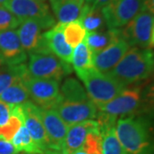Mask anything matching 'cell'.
Wrapping results in <instances>:
<instances>
[{
  "label": "cell",
  "mask_w": 154,
  "mask_h": 154,
  "mask_svg": "<svg viewBox=\"0 0 154 154\" xmlns=\"http://www.w3.org/2000/svg\"><path fill=\"white\" fill-rule=\"evenodd\" d=\"M5 64V63H4V61L2 59V57H1V56H0V67L3 66Z\"/></svg>",
  "instance_id": "74e56055"
},
{
  "label": "cell",
  "mask_w": 154,
  "mask_h": 154,
  "mask_svg": "<svg viewBox=\"0 0 154 154\" xmlns=\"http://www.w3.org/2000/svg\"><path fill=\"white\" fill-rule=\"evenodd\" d=\"M99 128V122L95 120H88L69 126L61 152L63 154H71L82 148L88 134Z\"/></svg>",
  "instance_id": "e0dca14e"
},
{
  "label": "cell",
  "mask_w": 154,
  "mask_h": 154,
  "mask_svg": "<svg viewBox=\"0 0 154 154\" xmlns=\"http://www.w3.org/2000/svg\"><path fill=\"white\" fill-rule=\"evenodd\" d=\"M145 98L149 103V105L154 108V82L146 88Z\"/></svg>",
  "instance_id": "1f68e13d"
},
{
  "label": "cell",
  "mask_w": 154,
  "mask_h": 154,
  "mask_svg": "<svg viewBox=\"0 0 154 154\" xmlns=\"http://www.w3.org/2000/svg\"><path fill=\"white\" fill-rule=\"evenodd\" d=\"M153 25L154 15L141 9L126 26L120 28V34L130 47L147 48Z\"/></svg>",
  "instance_id": "52a82bcc"
},
{
  "label": "cell",
  "mask_w": 154,
  "mask_h": 154,
  "mask_svg": "<svg viewBox=\"0 0 154 154\" xmlns=\"http://www.w3.org/2000/svg\"><path fill=\"white\" fill-rule=\"evenodd\" d=\"M129 45L120 37L108 47L94 55V68L102 73H109L120 62L129 49Z\"/></svg>",
  "instance_id": "2e32d148"
},
{
  "label": "cell",
  "mask_w": 154,
  "mask_h": 154,
  "mask_svg": "<svg viewBox=\"0 0 154 154\" xmlns=\"http://www.w3.org/2000/svg\"><path fill=\"white\" fill-rule=\"evenodd\" d=\"M39 114L49 140L50 148L61 151L69 125L53 109L39 108Z\"/></svg>",
  "instance_id": "4fadbf2b"
},
{
  "label": "cell",
  "mask_w": 154,
  "mask_h": 154,
  "mask_svg": "<svg viewBox=\"0 0 154 154\" xmlns=\"http://www.w3.org/2000/svg\"><path fill=\"white\" fill-rule=\"evenodd\" d=\"M71 64L76 74L94 68V54L85 41L78 45L75 50H73Z\"/></svg>",
  "instance_id": "603a6c76"
},
{
  "label": "cell",
  "mask_w": 154,
  "mask_h": 154,
  "mask_svg": "<svg viewBox=\"0 0 154 154\" xmlns=\"http://www.w3.org/2000/svg\"><path fill=\"white\" fill-rule=\"evenodd\" d=\"M120 37H121L120 28L119 29L108 28L107 30L105 29L101 31L88 33L84 41L94 55L105 49L106 47H108L110 45L112 44Z\"/></svg>",
  "instance_id": "ffe728a7"
},
{
  "label": "cell",
  "mask_w": 154,
  "mask_h": 154,
  "mask_svg": "<svg viewBox=\"0 0 154 154\" xmlns=\"http://www.w3.org/2000/svg\"><path fill=\"white\" fill-rule=\"evenodd\" d=\"M76 75L84 83L89 98L96 106L107 103L126 88L109 74L99 72L95 68Z\"/></svg>",
  "instance_id": "3957f363"
},
{
  "label": "cell",
  "mask_w": 154,
  "mask_h": 154,
  "mask_svg": "<svg viewBox=\"0 0 154 154\" xmlns=\"http://www.w3.org/2000/svg\"><path fill=\"white\" fill-rule=\"evenodd\" d=\"M149 47H154V25L153 27H152V35H151Z\"/></svg>",
  "instance_id": "e575fe53"
},
{
  "label": "cell",
  "mask_w": 154,
  "mask_h": 154,
  "mask_svg": "<svg viewBox=\"0 0 154 154\" xmlns=\"http://www.w3.org/2000/svg\"><path fill=\"white\" fill-rule=\"evenodd\" d=\"M8 0H0V6H5Z\"/></svg>",
  "instance_id": "8d00e7d4"
},
{
  "label": "cell",
  "mask_w": 154,
  "mask_h": 154,
  "mask_svg": "<svg viewBox=\"0 0 154 154\" xmlns=\"http://www.w3.org/2000/svg\"><path fill=\"white\" fill-rule=\"evenodd\" d=\"M0 154H22V152L17 151L11 142L0 139Z\"/></svg>",
  "instance_id": "f546056e"
},
{
  "label": "cell",
  "mask_w": 154,
  "mask_h": 154,
  "mask_svg": "<svg viewBox=\"0 0 154 154\" xmlns=\"http://www.w3.org/2000/svg\"><path fill=\"white\" fill-rule=\"evenodd\" d=\"M0 99L15 106L22 105L30 101V97L24 82H20L5 90L0 95Z\"/></svg>",
  "instance_id": "484cf974"
},
{
  "label": "cell",
  "mask_w": 154,
  "mask_h": 154,
  "mask_svg": "<svg viewBox=\"0 0 154 154\" xmlns=\"http://www.w3.org/2000/svg\"><path fill=\"white\" fill-rule=\"evenodd\" d=\"M24 84L30 99L41 109H54L62 99L59 82L28 76Z\"/></svg>",
  "instance_id": "8992f818"
},
{
  "label": "cell",
  "mask_w": 154,
  "mask_h": 154,
  "mask_svg": "<svg viewBox=\"0 0 154 154\" xmlns=\"http://www.w3.org/2000/svg\"><path fill=\"white\" fill-rule=\"evenodd\" d=\"M113 0H85V3L88 5L98 8V9H103L104 7L108 5Z\"/></svg>",
  "instance_id": "4dcf8cb0"
},
{
  "label": "cell",
  "mask_w": 154,
  "mask_h": 154,
  "mask_svg": "<svg viewBox=\"0 0 154 154\" xmlns=\"http://www.w3.org/2000/svg\"><path fill=\"white\" fill-rule=\"evenodd\" d=\"M71 154H89L88 152H87L85 150H83V149H79V150H77V151H75V152H74L73 153Z\"/></svg>",
  "instance_id": "d590c367"
},
{
  "label": "cell",
  "mask_w": 154,
  "mask_h": 154,
  "mask_svg": "<svg viewBox=\"0 0 154 154\" xmlns=\"http://www.w3.org/2000/svg\"><path fill=\"white\" fill-rule=\"evenodd\" d=\"M141 103L140 88H125L107 103L98 105L99 112L111 117L126 116L137 111Z\"/></svg>",
  "instance_id": "9c48e42d"
},
{
  "label": "cell",
  "mask_w": 154,
  "mask_h": 154,
  "mask_svg": "<svg viewBox=\"0 0 154 154\" xmlns=\"http://www.w3.org/2000/svg\"><path fill=\"white\" fill-rule=\"evenodd\" d=\"M38 1H40V2H44V3H45L47 0H38Z\"/></svg>",
  "instance_id": "f35d334b"
},
{
  "label": "cell",
  "mask_w": 154,
  "mask_h": 154,
  "mask_svg": "<svg viewBox=\"0 0 154 154\" xmlns=\"http://www.w3.org/2000/svg\"><path fill=\"white\" fill-rule=\"evenodd\" d=\"M27 67L31 77L55 80L59 82L73 71L71 64L62 61L51 51L30 54Z\"/></svg>",
  "instance_id": "277c9868"
},
{
  "label": "cell",
  "mask_w": 154,
  "mask_h": 154,
  "mask_svg": "<svg viewBox=\"0 0 154 154\" xmlns=\"http://www.w3.org/2000/svg\"><path fill=\"white\" fill-rule=\"evenodd\" d=\"M21 22L5 6H0V32L13 30L19 27Z\"/></svg>",
  "instance_id": "83f0119b"
},
{
  "label": "cell",
  "mask_w": 154,
  "mask_h": 154,
  "mask_svg": "<svg viewBox=\"0 0 154 154\" xmlns=\"http://www.w3.org/2000/svg\"><path fill=\"white\" fill-rule=\"evenodd\" d=\"M55 110L69 126L97 118L99 110L94 102L89 100L61 99Z\"/></svg>",
  "instance_id": "30bf717a"
},
{
  "label": "cell",
  "mask_w": 154,
  "mask_h": 154,
  "mask_svg": "<svg viewBox=\"0 0 154 154\" xmlns=\"http://www.w3.org/2000/svg\"><path fill=\"white\" fill-rule=\"evenodd\" d=\"M0 139H1V137H0Z\"/></svg>",
  "instance_id": "ab89813d"
},
{
  "label": "cell",
  "mask_w": 154,
  "mask_h": 154,
  "mask_svg": "<svg viewBox=\"0 0 154 154\" xmlns=\"http://www.w3.org/2000/svg\"><path fill=\"white\" fill-rule=\"evenodd\" d=\"M78 20L88 33L105 30V28H107L102 9L94 8L86 3L84 4L82 11Z\"/></svg>",
  "instance_id": "7402d4cb"
},
{
  "label": "cell",
  "mask_w": 154,
  "mask_h": 154,
  "mask_svg": "<svg viewBox=\"0 0 154 154\" xmlns=\"http://www.w3.org/2000/svg\"><path fill=\"white\" fill-rule=\"evenodd\" d=\"M12 105L0 99V127L4 126L8 122L11 114Z\"/></svg>",
  "instance_id": "f1b7e54d"
},
{
  "label": "cell",
  "mask_w": 154,
  "mask_h": 154,
  "mask_svg": "<svg viewBox=\"0 0 154 154\" xmlns=\"http://www.w3.org/2000/svg\"><path fill=\"white\" fill-rule=\"evenodd\" d=\"M40 154H63L61 151H57V150H54V149H47L45 150L44 152H42Z\"/></svg>",
  "instance_id": "836d02e7"
},
{
  "label": "cell",
  "mask_w": 154,
  "mask_h": 154,
  "mask_svg": "<svg viewBox=\"0 0 154 154\" xmlns=\"http://www.w3.org/2000/svg\"><path fill=\"white\" fill-rule=\"evenodd\" d=\"M116 131L128 154H154V138L143 116H123L116 122Z\"/></svg>",
  "instance_id": "6da1fadb"
},
{
  "label": "cell",
  "mask_w": 154,
  "mask_h": 154,
  "mask_svg": "<svg viewBox=\"0 0 154 154\" xmlns=\"http://www.w3.org/2000/svg\"><path fill=\"white\" fill-rule=\"evenodd\" d=\"M11 143L19 152L26 154H40L42 152L24 125L20 128L11 140Z\"/></svg>",
  "instance_id": "cb8c5ba5"
},
{
  "label": "cell",
  "mask_w": 154,
  "mask_h": 154,
  "mask_svg": "<svg viewBox=\"0 0 154 154\" xmlns=\"http://www.w3.org/2000/svg\"><path fill=\"white\" fill-rule=\"evenodd\" d=\"M5 7L21 22L27 20L36 21L42 25L44 29H50L57 24L49 6L44 2L38 0H8Z\"/></svg>",
  "instance_id": "5b68a950"
},
{
  "label": "cell",
  "mask_w": 154,
  "mask_h": 154,
  "mask_svg": "<svg viewBox=\"0 0 154 154\" xmlns=\"http://www.w3.org/2000/svg\"><path fill=\"white\" fill-rule=\"evenodd\" d=\"M154 71V51L149 48H129L109 74L125 87L148 78Z\"/></svg>",
  "instance_id": "7a4b0ae2"
},
{
  "label": "cell",
  "mask_w": 154,
  "mask_h": 154,
  "mask_svg": "<svg viewBox=\"0 0 154 154\" xmlns=\"http://www.w3.org/2000/svg\"><path fill=\"white\" fill-rule=\"evenodd\" d=\"M0 56L8 65L25 63L27 61V52L15 29L0 32Z\"/></svg>",
  "instance_id": "5bb4252c"
},
{
  "label": "cell",
  "mask_w": 154,
  "mask_h": 154,
  "mask_svg": "<svg viewBox=\"0 0 154 154\" xmlns=\"http://www.w3.org/2000/svg\"><path fill=\"white\" fill-rule=\"evenodd\" d=\"M84 4L85 0H50L54 16L60 23L78 20Z\"/></svg>",
  "instance_id": "d6986e66"
},
{
  "label": "cell",
  "mask_w": 154,
  "mask_h": 154,
  "mask_svg": "<svg viewBox=\"0 0 154 154\" xmlns=\"http://www.w3.org/2000/svg\"><path fill=\"white\" fill-rule=\"evenodd\" d=\"M96 119L100 126L102 154H128L116 134V118L99 111Z\"/></svg>",
  "instance_id": "9a60e30c"
},
{
  "label": "cell",
  "mask_w": 154,
  "mask_h": 154,
  "mask_svg": "<svg viewBox=\"0 0 154 154\" xmlns=\"http://www.w3.org/2000/svg\"><path fill=\"white\" fill-rule=\"evenodd\" d=\"M29 75L26 63L17 65L4 64L0 67V95L7 88L20 82H24Z\"/></svg>",
  "instance_id": "44dd1931"
},
{
  "label": "cell",
  "mask_w": 154,
  "mask_h": 154,
  "mask_svg": "<svg viewBox=\"0 0 154 154\" xmlns=\"http://www.w3.org/2000/svg\"><path fill=\"white\" fill-rule=\"evenodd\" d=\"M23 125V115L21 105H12L11 114L8 122L0 127V137L11 142L20 128Z\"/></svg>",
  "instance_id": "d4e9b609"
},
{
  "label": "cell",
  "mask_w": 154,
  "mask_h": 154,
  "mask_svg": "<svg viewBox=\"0 0 154 154\" xmlns=\"http://www.w3.org/2000/svg\"><path fill=\"white\" fill-rule=\"evenodd\" d=\"M143 0H113L102 9L107 28L119 29L126 26L142 9Z\"/></svg>",
  "instance_id": "ba28073f"
},
{
  "label": "cell",
  "mask_w": 154,
  "mask_h": 154,
  "mask_svg": "<svg viewBox=\"0 0 154 154\" xmlns=\"http://www.w3.org/2000/svg\"><path fill=\"white\" fill-rule=\"evenodd\" d=\"M63 33L67 43L72 48H75L78 45L84 41L88 32L81 22L79 20H75L68 23H63Z\"/></svg>",
  "instance_id": "4316f807"
},
{
  "label": "cell",
  "mask_w": 154,
  "mask_h": 154,
  "mask_svg": "<svg viewBox=\"0 0 154 154\" xmlns=\"http://www.w3.org/2000/svg\"><path fill=\"white\" fill-rule=\"evenodd\" d=\"M42 30L44 28L36 21L27 20L20 23L17 30V34L22 47L28 55L50 51L45 44Z\"/></svg>",
  "instance_id": "8fae6325"
},
{
  "label": "cell",
  "mask_w": 154,
  "mask_h": 154,
  "mask_svg": "<svg viewBox=\"0 0 154 154\" xmlns=\"http://www.w3.org/2000/svg\"><path fill=\"white\" fill-rule=\"evenodd\" d=\"M63 23H57L54 27L50 28L43 33L45 44L49 51L61 60L71 64L73 48L67 43L63 33Z\"/></svg>",
  "instance_id": "ac0fdd59"
},
{
  "label": "cell",
  "mask_w": 154,
  "mask_h": 154,
  "mask_svg": "<svg viewBox=\"0 0 154 154\" xmlns=\"http://www.w3.org/2000/svg\"><path fill=\"white\" fill-rule=\"evenodd\" d=\"M142 9L154 15V0H143Z\"/></svg>",
  "instance_id": "d6a6232c"
},
{
  "label": "cell",
  "mask_w": 154,
  "mask_h": 154,
  "mask_svg": "<svg viewBox=\"0 0 154 154\" xmlns=\"http://www.w3.org/2000/svg\"><path fill=\"white\" fill-rule=\"evenodd\" d=\"M21 107L23 115V125L28 129L34 142L42 152L49 149V140L38 106L33 102L28 101L21 105Z\"/></svg>",
  "instance_id": "7c38bea8"
}]
</instances>
